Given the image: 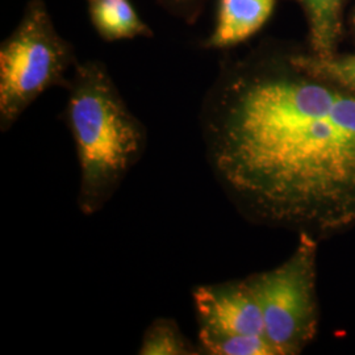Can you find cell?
Segmentation results:
<instances>
[{
    "instance_id": "6da1fadb",
    "label": "cell",
    "mask_w": 355,
    "mask_h": 355,
    "mask_svg": "<svg viewBox=\"0 0 355 355\" xmlns=\"http://www.w3.org/2000/svg\"><path fill=\"white\" fill-rule=\"evenodd\" d=\"M292 41L225 55L204 96L207 162L249 223L320 243L355 228V91L308 73Z\"/></svg>"
},
{
    "instance_id": "7a4b0ae2",
    "label": "cell",
    "mask_w": 355,
    "mask_h": 355,
    "mask_svg": "<svg viewBox=\"0 0 355 355\" xmlns=\"http://www.w3.org/2000/svg\"><path fill=\"white\" fill-rule=\"evenodd\" d=\"M66 89L62 117L79 165L76 203L83 215L92 216L102 211L140 162L148 132L101 61L78 62Z\"/></svg>"
},
{
    "instance_id": "3957f363",
    "label": "cell",
    "mask_w": 355,
    "mask_h": 355,
    "mask_svg": "<svg viewBox=\"0 0 355 355\" xmlns=\"http://www.w3.org/2000/svg\"><path fill=\"white\" fill-rule=\"evenodd\" d=\"M78 62L45 1L29 0L19 24L0 46V130L8 132L45 91L66 89Z\"/></svg>"
},
{
    "instance_id": "277c9868",
    "label": "cell",
    "mask_w": 355,
    "mask_h": 355,
    "mask_svg": "<svg viewBox=\"0 0 355 355\" xmlns=\"http://www.w3.org/2000/svg\"><path fill=\"white\" fill-rule=\"evenodd\" d=\"M318 245L313 237L299 234L282 265L246 277L262 311L267 341L278 355L302 354L318 336Z\"/></svg>"
},
{
    "instance_id": "5b68a950",
    "label": "cell",
    "mask_w": 355,
    "mask_h": 355,
    "mask_svg": "<svg viewBox=\"0 0 355 355\" xmlns=\"http://www.w3.org/2000/svg\"><path fill=\"white\" fill-rule=\"evenodd\" d=\"M192 300L200 354L214 355L218 345L236 337H266L261 306L246 278L198 286Z\"/></svg>"
},
{
    "instance_id": "8992f818",
    "label": "cell",
    "mask_w": 355,
    "mask_h": 355,
    "mask_svg": "<svg viewBox=\"0 0 355 355\" xmlns=\"http://www.w3.org/2000/svg\"><path fill=\"white\" fill-rule=\"evenodd\" d=\"M277 0H218L215 28L204 49L230 51L259 32L274 12Z\"/></svg>"
},
{
    "instance_id": "52a82bcc",
    "label": "cell",
    "mask_w": 355,
    "mask_h": 355,
    "mask_svg": "<svg viewBox=\"0 0 355 355\" xmlns=\"http://www.w3.org/2000/svg\"><path fill=\"white\" fill-rule=\"evenodd\" d=\"M308 24V49L320 57L338 53L343 37L346 0H296Z\"/></svg>"
},
{
    "instance_id": "ba28073f",
    "label": "cell",
    "mask_w": 355,
    "mask_h": 355,
    "mask_svg": "<svg viewBox=\"0 0 355 355\" xmlns=\"http://www.w3.org/2000/svg\"><path fill=\"white\" fill-rule=\"evenodd\" d=\"M91 24L107 42L153 37V31L129 0H87Z\"/></svg>"
},
{
    "instance_id": "9c48e42d",
    "label": "cell",
    "mask_w": 355,
    "mask_h": 355,
    "mask_svg": "<svg viewBox=\"0 0 355 355\" xmlns=\"http://www.w3.org/2000/svg\"><path fill=\"white\" fill-rule=\"evenodd\" d=\"M296 64L308 73L343 89L355 91V54H334L320 57L299 44H293Z\"/></svg>"
},
{
    "instance_id": "30bf717a",
    "label": "cell",
    "mask_w": 355,
    "mask_h": 355,
    "mask_svg": "<svg viewBox=\"0 0 355 355\" xmlns=\"http://www.w3.org/2000/svg\"><path fill=\"white\" fill-rule=\"evenodd\" d=\"M139 354L193 355L200 354V350L182 333L175 320L159 318L145 330Z\"/></svg>"
},
{
    "instance_id": "8fae6325",
    "label": "cell",
    "mask_w": 355,
    "mask_h": 355,
    "mask_svg": "<svg viewBox=\"0 0 355 355\" xmlns=\"http://www.w3.org/2000/svg\"><path fill=\"white\" fill-rule=\"evenodd\" d=\"M167 12L177 16L187 24L198 21L208 0H157Z\"/></svg>"
},
{
    "instance_id": "7c38bea8",
    "label": "cell",
    "mask_w": 355,
    "mask_h": 355,
    "mask_svg": "<svg viewBox=\"0 0 355 355\" xmlns=\"http://www.w3.org/2000/svg\"><path fill=\"white\" fill-rule=\"evenodd\" d=\"M350 26H352V31H353L355 36V8L352 11V15H350Z\"/></svg>"
}]
</instances>
